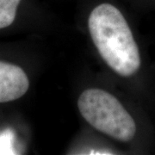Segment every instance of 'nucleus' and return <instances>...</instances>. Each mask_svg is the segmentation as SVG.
Instances as JSON below:
<instances>
[{
  "label": "nucleus",
  "instance_id": "nucleus-1",
  "mask_svg": "<svg viewBox=\"0 0 155 155\" xmlns=\"http://www.w3.org/2000/svg\"><path fill=\"white\" fill-rule=\"evenodd\" d=\"M89 31L101 57L122 77L134 74L140 67L138 46L121 11L110 4L95 7L88 20Z\"/></svg>",
  "mask_w": 155,
  "mask_h": 155
},
{
  "label": "nucleus",
  "instance_id": "nucleus-2",
  "mask_svg": "<svg viewBox=\"0 0 155 155\" xmlns=\"http://www.w3.org/2000/svg\"><path fill=\"white\" fill-rule=\"evenodd\" d=\"M80 114L102 133L127 142L136 133V125L122 104L104 90L88 89L78 100Z\"/></svg>",
  "mask_w": 155,
  "mask_h": 155
},
{
  "label": "nucleus",
  "instance_id": "nucleus-3",
  "mask_svg": "<svg viewBox=\"0 0 155 155\" xmlns=\"http://www.w3.org/2000/svg\"><path fill=\"white\" fill-rule=\"evenodd\" d=\"M28 87V78L21 67L0 61V104L22 97Z\"/></svg>",
  "mask_w": 155,
  "mask_h": 155
},
{
  "label": "nucleus",
  "instance_id": "nucleus-4",
  "mask_svg": "<svg viewBox=\"0 0 155 155\" xmlns=\"http://www.w3.org/2000/svg\"><path fill=\"white\" fill-rule=\"evenodd\" d=\"M21 0H0V29L11 25Z\"/></svg>",
  "mask_w": 155,
  "mask_h": 155
},
{
  "label": "nucleus",
  "instance_id": "nucleus-5",
  "mask_svg": "<svg viewBox=\"0 0 155 155\" xmlns=\"http://www.w3.org/2000/svg\"><path fill=\"white\" fill-rule=\"evenodd\" d=\"M14 133L6 129L0 133V154H17L15 150Z\"/></svg>",
  "mask_w": 155,
  "mask_h": 155
}]
</instances>
